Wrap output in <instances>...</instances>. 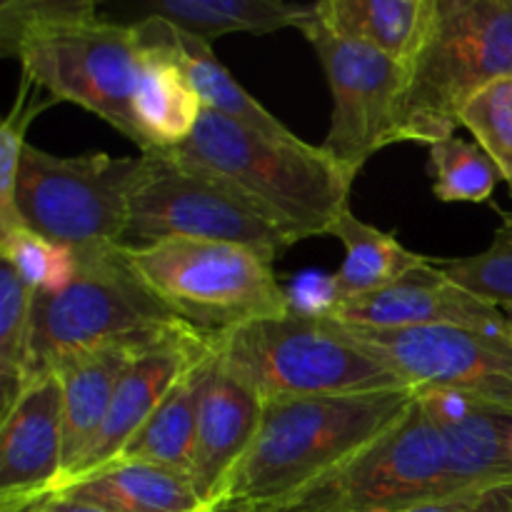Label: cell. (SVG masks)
<instances>
[{
  "mask_svg": "<svg viewBox=\"0 0 512 512\" xmlns=\"http://www.w3.org/2000/svg\"><path fill=\"white\" fill-rule=\"evenodd\" d=\"M173 153L230 180L298 240L333 235L358 178L320 145L263 135L213 110H203L195 133Z\"/></svg>",
  "mask_w": 512,
  "mask_h": 512,
  "instance_id": "2",
  "label": "cell"
},
{
  "mask_svg": "<svg viewBox=\"0 0 512 512\" xmlns=\"http://www.w3.org/2000/svg\"><path fill=\"white\" fill-rule=\"evenodd\" d=\"M340 333L388 365L410 388H453L512 410V338L453 325L378 330L338 323Z\"/></svg>",
  "mask_w": 512,
  "mask_h": 512,
  "instance_id": "12",
  "label": "cell"
},
{
  "mask_svg": "<svg viewBox=\"0 0 512 512\" xmlns=\"http://www.w3.org/2000/svg\"><path fill=\"white\" fill-rule=\"evenodd\" d=\"M213 340L225 368L263 403L410 388L388 365L350 343L330 318L288 310Z\"/></svg>",
  "mask_w": 512,
  "mask_h": 512,
  "instance_id": "4",
  "label": "cell"
},
{
  "mask_svg": "<svg viewBox=\"0 0 512 512\" xmlns=\"http://www.w3.org/2000/svg\"><path fill=\"white\" fill-rule=\"evenodd\" d=\"M50 498L78 500L108 512H213L188 475L123 460L58 485Z\"/></svg>",
  "mask_w": 512,
  "mask_h": 512,
  "instance_id": "19",
  "label": "cell"
},
{
  "mask_svg": "<svg viewBox=\"0 0 512 512\" xmlns=\"http://www.w3.org/2000/svg\"><path fill=\"white\" fill-rule=\"evenodd\" d=\"M143 63L135 88V123L145 150H175L190 140L203 115V103L190 85L188 73L178 58L168 35V25L160 18L135 20Z\"/></svg>",
  "mask_w": 512,
  "mask_h": 512,
  "instance_id": "17",
  "label": "cell"
},
{
  "mask_svg": "<svg viewBox=\"0 0 512 512\" xmlns=\"http://www.w3.org/2000/svg\"><path fill=\"white\" fill-rule=\"evenodd\" d=\"M445 498V440L415 395L395 428L280 503L245 512H408Z\"/></svg>",
  "mask_w": 512,
  "mask_h": 512,
  "instance_id": "9",
  "label": "cell"
},
{
  "mask_svg": "<svg viewBox=\"0 0 512 512\" xmlns=\"http://www.w3.org/2000/svg\"><path fill=\"white\" fill-rule=\"evenodd\" d=\"M0 260L10 263L33 293H55L75 278V250L40 238L28 228L0 233Z\"/></svg>",
  "mask_w": 512,
  "mask_h": 512,
  "instance_id": "29",
  "label": "cell"
},
{
  "mask_svg": "<svg viewBox=\"0 0 512 512\" xmlns=\"http://www.w3.org/2000/svg\"><path fill=\"white\" fill-rule=\"evenodd\" d=\"M300 33L310 40L333 93V118L320 148L358 175L378 150L398 143V103L408 68L380 50L338 38L315 10Z\"/></svg>",
  "mask_w": 512,
  "mask_h": 512,
  "instance_id": "11",
  "label": "cell"
},
{
  "mask_svg": "<svg viewBox=\"0 0 512 512\" xmlns=\"http://www.w3.org/2000/svg\"><path fill=\"white\" fill-rule=\"evenodd\" d=\"M330 320L378 330L453 325L512 338V323L505 310L455 285L435 260L388 288L343 303Z\"/></svg>",
  "mask_w": 512,
  "mask_h": 512,
  "instance_id": "15",
  "label": "cell"
},
{
  "mask_svg": "<svg viewBox=\"0 0 512 512\" xmlns=\"http://www.w3.org/2000/svg\"><path fill=\"white\" fill-rule=\"evenodd\" d=\"M433 193L440 203H488L503 178L478 143L448 138L430 148Z\"/></svg>",
  "mask_w": 512,
  "mask_h": 512,
  "instance_id": "27",
  "label": "cell"
},
{
  "mask_svg": "<svg viewBox=\"0 0 512 512\" xmlns=\"http://www.w3.org/2000/svg\"><path fill=\"white\" fill-rule=\"evenodd\" d=\"M333 235L345 245V260L335 273L340 305L375 293L380 288H388L395 280L430 263V258L405 248L395 238V233H385V230L355 218L353 210H345L340 215Z\"/></svg>",
  "mask_w": 512,
  "mask_h": 512,
  "instance_id": "24",
  "label": "cell"
},
{
  "mask_svg": "<svg viewBox=\"0 0 512 512\" xmlns=\"http://www.w3.org/2000/svg\"><path fill=\"white\" fill-rule=\"evenodd\" d=\"M460 125L498 165L512 193V80L493 85L465 108Z\"/></svg>",
  "mask_w": 512,
  "mask_h": 512,
  "instance_id": "32",
  "label": "cell"
},
{
  "mask_svg": "<svg viewBox=\"0 0 512 512\" xmlns=\"http://www.w3.org/2000/svg\"><path fill=\"white\" fill-rule=\"evenodd\" d=\"M33 298L13 265L0 260V418L28 385Z\"/></svg>",
  "mask_w": 512,
  "mask_h": 512,
  "instance_id": "26",
  "label": "cell"
},
{
  "mask_svg": "<svg viewBox=\"0 0 512 512\" xmlns=\"http://www.w3.org/2000/svg\"><path fill=\"white\" fill-rule=\"evenodd\" d=\"M138 168L140 155H53L28 145L15 183V220L70 250L123 245Z\"/></svg>",
  "mask_w": 512,
  "mask_h": 512,
  "instance_id": "8",
  "label": "cell"
},
{
  "mask_svg": "<svg viewBox=\"0 0 512 512\" xmlns=\"http://www.w3.org/2000/svg\"><path fill=\"white\" fill-rule=\"evenodd\" d=\"M313 10L315 3L288 0H148L140 13L213 43L230 33L265 35L280 28H300Z\"/></svg>",
  "mask_w": 512,
  "mask_h": 512,
  "instance_id": "23",
  "label": "cell"
},
{
  "mask_svg": "<svg viewBox=\"0 0 512 512\" xmlns=\"http://www.w3.org/2000/svg\"><path fill=\"white\" fill-rule=\"evenodd\" d=\"M438 428L445 440V498L510 483L512 410L475 400L463 418Z\"/></svg>",
  "mask_w": 512,
  "mask_h": 512,
  "instance_id": "21",
  "label": "cell"
},
{
  "mask_svg": "<svg viewBox=\"0 0 512 512\" xmlns=\"http://www.w3.org/2000/svg\"><path fill=\"white\" fill-rule=\"evenodd\" d=\"M455 285L468 293L505 308L512 305V213H503V223L495 230L493 243L478 255L453 260H435Z\"/></svg>",
  "mask_w": 512,
  "mask_h": 512,
  "instance_id": "30",
  "label": "cell"
},
{
  "mask_svg": "<svg viewBox=\"0 0 512 512\" xmlns=\"http://www.w3.org/2000/svg\"><path fill=\"white\" fill-rule=\"evenodd\" d=\"M210 350H213V338L200 335L185 323L170 325L158 338L150 340L125 368L98 438L80 458V463L65 475L63 483L115 463L128 440L143 428L145 420L163 403L185 370L193 368Z\"/></svg>",
  "mask_w": 512,
  "mask_h": 512,
  "instance_id": "14",
  "label": "cell"
},
{
  "mask_svg": "<svg viewBox=\"0 0 512 512\" xmlns=\"http://www.w3.org/2000/svg\"><path fill=\"white\" fill-rule=\"evenodd\" d=\"M512 80V0H438L433 28L408 68L398 143L453 138L465 108Z\"/></svg>",
  "mask_w": 512,
  "mask_h": 512,
  "instance_id": "3",
  "label": "cell"
},
{
  "mask_svg": "<svg viewBox=\"0 0 512 512\" xmlns=\"http://www.w3.org/2000/svg\"><path fill=\"white\" fill-rule=\"evenodd\" d=\"M35 512H108V510L95 508V505H88V503H78V500L50 498L48 503L40 505V508Z\"/></svg>",
  "mask_w": 512,
  "mask_h": 512,
  "instance_id": "35",
  "label": "cell"
},
{
  "mask_svg": "<svg viewBox=\"0 0 512 512\" xmlns=\"http://www.w3.org/2000/svg\"><path fill=\"white\" fill-rule=\"evenodd\" d=\"M95 18H100L98 5L90 0H5L0 5V50L15 58L30 40Z\"/></svg>",
  "mask_w": 512,
  "mask_h": 512,
  "instance_id": "28",
  "label": "cell"
},
{
  "mask_svg": "<svg viewBox=\"0 0 512 512\" xmlns=\"http://www.w3.org/2000/svg\"><path fill=\"white\" fill-rule=\"evenodd\" d=\"M210 350L203 360L188 368L173 385L163 403L153 410L143 428L128 440L118 460L123 463H148L175 473H193L195 430H198V405L208 375Z\"/></svg>",
  "mask_w": 512,
  "mask_h": 512,
  "instance_id": "22",
  "label": "cell"
},
{
  "mask_svg": "<svg viewBox=\"0 0 512 512\" xmlns=\"http://www.w3.org/2000/svg\"><path fill=\"white\" fill-rule=\"evenodd\" d=\"M165 25H168L170 43L178 50L180 63H183L190 85L195 88L205 110L225 115V118L235 120L245 128L258 130L263 135L293 138V133L230 75V70L220 63L208 40L185 33V30L175 28L170 23Z\"/></svg>",
  "mask_w": 512,
  "mask_h": 512,
  "instance_id": "25",
  "label": "cell"
},
{
  "mask_svg": "<svg viewBox=\"0 0 512 512\" xmlns=\"http://www.w3.org/2000/svg\"><path fill=\"white\" fill-rule=\"evenodd\" d=\"M75 260L78 270L65 288L33 298L28 383L70 355L180 323L138 278L123 245L75 250Z\"/></svg>",
  "mask_w": 512,
  "mask_h": 512,
  "instance_id": "6",
  "label": "cell"
},
{
  "mask_svg": "<svg viewBox=\"0 0 512 512\" xmlns=\"http://www.w3.org/2000/svg\"><path fill=\"white\" fill-rule=\"evenodd\" d=\"M438 0H320L315 18L338 38L363 43L410 68L433 28Z\"/></svg>",
  "mask_w": 512,
  "mask_h": 512,
  "instance_id": "20",
  "label": "cell"
},
{
  "mask_svg": "<svg viewBox=\"0 0 512 512\" xmlns=\"http://www.w3.org/2000/svg\"><path fill=\"white\" fill-rule=\"evenodd\" d=\"M190 238L243 245L273 263L300 243L230 180L185 163L173 150L140 153L123 245Z\"/></svg>",
  "mask_w": 512,
  "mask_h": 512,
  "instance_id": "7",
  "label": "cell"
},
{
  "mask_svg": "<svg viewBox=\"0 0 512 512\" xmlns=\"http://www.w3.org/2000/svg\"><path fill=\"white\" fill-rule=\"evenodd\" d=\"M288 305L293 313L308 315V318H330L338 310V290H335V275L310 273L298 275L293 283L285 288Z\"/></svg>",
  "mask_w": 512,
  "mask_h": 512,
  "instance_id": "33",
  "label": "cell"
},
{
  "mask_svg": "<svg viewBox=\"0 0 512 512\" xmlns=\"http://www.w3.org/2000/svg\"><path fill=\"white\" fill-rule=\"evenodd\" d=\"M38 90L80 105L143 148L133 103L143 43L135 23L95 18L30 40L15 55Z\"/></svg>",
  "mask_w": 512,
  "mask_h": 512,
  "instance_id": "10",
  "label": "cell"
},
{
  "mask_svg": "<svg viewBox=\"0 0 512 512\" xmlns=\"http://www.w3.org/2000/svg\"><path fill=\"white\" fill-rule=\"evenodd\" d=\"M418 390L265 403L258 433L220 490L215 512L280 503L373 445L403 420Z\"/></svg>",
  "mask_w": 512,
  "mask_h": 512,
  "instance_id": "1",
  "label": "cell"
},
{
  "mask_svg": "<svg viewBox=\"0 0 512 512\" xmlns=\"http://www.w3.org/2000/svg\"><path fill=\"white\" fill-rule=\"evenodd\" d=\"M33 88V80L23 75L13 108L8 110L0 125V233L20 228L15 220V183H18L23 150L28 148L25 135H28L30 123L55 103L53 98H40V93H35Z\"/></svg>",
  "mask_w": 512,
  "mask_h": 512,
  "instance_id": "31",
  "label": "cell"
},
{
  "mask_svg": "<svg viewBox=\"0 0 512 512\" xmlns=\"http://www.w3.org/2000/svg\"><path fill=\"white\" fill-rule=\"evenodd\" d=\"M512 510V480L495 488L473 490V493L453 495L445 500L418 505L408 512H510Z\"/></svg>",
  "mask_w": 512,
  "mask_h": 512,
  "instance_id": "34",
  "label": "cell"
},
{
  "mask_svg": "<svg viewBox=\"0 0 512 512\" xmlns=\"http://www.w3.org/2000/svg\"><path fill=\"white\" fill-rule=\"evenodd\" d=\"M123 250L150 293L208 338L290 310L273 263L243 245L170 238Z\"/></svg>",
  "mask_w": 512,
  "mask_h": 512,
  "instance_id": "5",
  "label": "cell"
},
{
  "mask_svg": "<svg viewBox=\"0 0 512 512\" xmlns=\"http://www.w3.org/2000/svg\"><path fill=\"white\" fill-rule=\"evenodd\" d=\"M263 408V398L225 368L215 353L213 340V355L200 393L193 473H190L195 490L213 512L230 470L238 465L258 433Z\"/></svg>",
  "mask_w": 512,
  "mask_h": 512,
  "instance_id": "16",
  "label": "cell"
},
{
  "mask_svg": "<svg viewBox=\"0 0 512 512\" xmlns=\"http://www.w3.org/2000/svg\"><path fill=\"white\" fill-rule=\"evenodd\" d=\"M505 315H508V320H510V323H512V305H505Z\"/></svg>",
  "mask_w": 512,
  "mask_h": 512,
  "instance_id": "36",
  "label": "cell"
},
{
  "mask_svg": "<svg viewBox=\"0 0 512 512\" xmlns=\"http://www.w3.org/2000/svg\"><path fill=\"white\" fill-rule=\"evenodd\" d=\"M160 333L148 335V338L120 340V343L70 355L53 370L60 380V388H63V478L80 463V458L88 453L90 445L98 438L125 368Z\"/></svg>",
  "mask_w": 512,
  "mask_h": 512,
  "instance_id": "18",
  "label": "cell"
},
{
  "mask_svg": "<svg viewBox=\"0 0 512 512\" xmlns=\"http://www.w3.org/2000/svg\"><path fill=\"white\" fill-rule=\"evenodd\" d=\"M63 388L43 373L0 418V512H35L63 480Z\"/></svg>",
  "mask_w": 512,
  "mask_h": 512,
  "instance_id": "13",
  "label": "cell"
}]
</instances>
